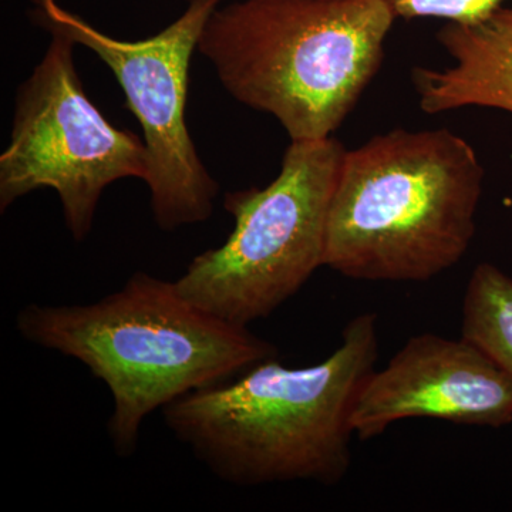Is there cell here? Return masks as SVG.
I'll return each mask as SVG.
<instances>
[{"mask_svg":"<svg viewBox=\"0 0 512 512\" xmlns=\"http://www.w3.org/2000/svg\"><path fill=\"white\" fill-rule=\"evenodd\" d=\"M461 338L512 377V278L498 266L477 265L463 299Z\"/></svg>","mask_w":512,"mask_h":512,"instance_id":"cell-10","label":"cell"},{"mask_svg":"<svg viewBox=\"0 0 512 512\" xmlns=\"http://www.w3.org/2000/svg\"><path fill=\"white\" fill-rule=\"evenodd\" d=\"M483 181L476 150L448 128H397L346 150L325 266L356 281L436 278L470 248Z\"/></svg>","mask_w":512,"mask_h":512,"instance_id":"cell-3","label":"cell"},{"mask_svg":"<svg viewBox=\"0 0 512 512\" xmlns=\"http://www.w3.org/2000/svg\"><path fill=\"white\" fill-rule=\"evenodd\" d=\"M437 40L456 63L443 70H413L424 113L468 106L512 113V3L476 23L450 22Z\"/></svg>","mask_w":512,"mask_h":512,"instance_id":"cell-9","label":"cell"},{"mask_svg":"<svg viewBox=\"0 0 512 512\" xmlns=\"http://www.w3.org/2000/svg\"><path fill=\"white\" fill-rule=\"evenodd\" d=\"M377 356V316L362 313L318 365L262 360L174 400L161 410L164 423L211 474L235 487L336 485L352 466L353 410Z\"/></svg>","mask_w":512,"mask_h":512,"instance_id":"cell-1","label":"cell"},{"mask_svg":"<svg viewBox=\"0 0 512 512\" xmlns=\"http://www.w3.org/2000/svg\"><path fill=\"white\" fill-rule=\"evenodd\" d=\"M69 37L52 35L16 94L12 138L0 157V211L40 188L59 195L74 241L92 231L101 194L123 178L150 177L146 143L113 126L84 92Z\"/></svg>","mask_w":512,"mask_h":512,"instance_id":"cell-6","label":"cell"},{"mask_svg":"<svg viewBox=\"0 0 512 512\" xmlns=\"http://www.w3.org/2000/svg\"><path fill=\"white\" fill-rule=\"evenodd\" d=\"M397 18H439L454 23H476L508 0H389Z\"/></svg>","mask_w":512,"mask_h":512,"instance_id":"cell-11","label":"cell"},{"mask_svg":"<svg viewBox=\"0 0 512 512\" xmlns=\"http://www.w3.org/2000/svg\"><path fill=\"white\" fill-rule=\"evenodd\" d=\"M409 419L501 429L512 423V377L466 339L413 336L366 380L352 424L367 441Z\"/></svg>","mask_w":512,"mask_h":512,"instance_id":"cell-8","label":"cell"},{"mask_svg":"<svg viewBox=\"0 0 512 512\" xmlns=\"http://www.w3.org/2000/svg\"><path fill=\"white\" fill-rule=\"evenodd\" d=\"M36 22L52 35L89 47L110 67L126 94V107L143 128L151 170L147 185L154 221L163 231L211 217L218 184L208 173L185 123L190 64L208 19L222 0H188L168 28L143 40L100 32L56 0H35Z\"/></svg>","mask_w":512,"mask_h":512,"instance_id":"cell-7","label":"cell"},{"mask_svg":"<svg viewBox=\"0 0 512 512\" xmlns=\"http://www.w3.org/2000/svg\"><path fill=\"white\" fill-rule=\"evenodd\" d=\"M15 323L23 339L76 359L106 384L114 404L107 433L120 457L136 453L151 413L278 356L248 326L204 311L175 281L143 271L87 305L29 303Z\"/></svg>","mask_w":512,"mask_h":512,"instance_id":"cell-2","label":"cell"},{"mask_svg":"<svg viewBox=\"0 0 512 512\" xmlns=\"http://www.w3.org/2000/svg\"><path fill=\"white\" fill-rule=\"evenodd\" d=\"M396 18L389 0H239L212 13L198 52L292 141L322 140L379 72Z\"/></svg>","mask_w":512,"mask_h":512,"instance_id":"cell-4","label":"cell"},{"mask_svg":"<svg viewBox=\"0 0 512 512\" xmlns=\"http://www.w3.org/2000/svg\"><path fill=\"white\" fill-rule=\"evenodd\" d=\"M346 150L335 138L292 141L265 188L229 192L234 229L175 281L218 318L248 326L271 316L325 266L326 228Z\"/></svg>","mask_w":512,"mask_h":512,"instance_id":"cell-5","label":"cell"}]
</instances>
